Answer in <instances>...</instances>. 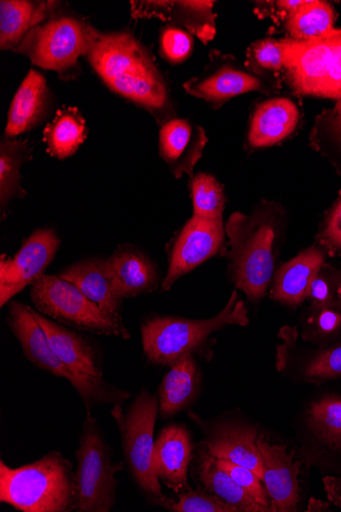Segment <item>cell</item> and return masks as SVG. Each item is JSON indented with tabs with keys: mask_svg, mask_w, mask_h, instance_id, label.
Returning <instances> with one entry per match:
<instances>
[{
	"mask_svg": "<svg viewBox=\"0 0 341 512\" xmlns=\"http://www.w3.org/2000/svg\"><path fill=\"white\" fill-rule=\"evenodd\" d=\"M74 467L60 451L12 469L0 460V502L22 512L73 511Z\"/></svg>",
	"mask_w": 341,
	"mask_h": 512,
	"instance_id": "obj_3",
	"label": "cell"
},
{
	"mask_svg": "<svg viewBox=\"0 0 341 512\" xmlns=\"http://www.w3.org/2000/svg\"><path fill=\"white\" fill-rule=\"evenodd\" d=\"M248 309L234 291L225 308L215 317L191 320L178 317H156L141 325L143 352L156 365L175 364L187 354L199 352L209 338L228 325L245 327L250 322Z\"/></svg>",
	"mask_w": 341,
	"mask_h": 512,
	"instance_id": "obj_5",
	"label": "cell"
},
{
	"mask_svg": "<svg viewBox=\"0 0 341 512\" xmlns=\"http://www.w3.org/2000/svg\"><path fill=\"white\" fill-rule=\"evenodd\" d=\"M339 286H336L334 279L321 273V270L313 279L310 287L308 299H310L314 306L324 305L333 302L335 291H338Z\"/></svg>",
	"mask_w": 341,
	"mask_h": 512,
	"instance_id": "obj_41",
	"label": "cell"
},
{
	"mask_svg": "<svg viewBox=\"0 0 341 512\" xmlns=\"http://www.w3.org/2000/svg\"><path fill=\"white\" fill-rule=\"evenodd\" d=\"M318 312L312 321L321 335L335 334L341 328V311L332 303L317 305Z\"/></svg>",
	"mask_w": 341,
	"mask_h": 512,
	"instance_id": "obj_40",
	"label": "cell"
},
{
	"mask_svg": "<svg viewBox=\"0 0 341 512\" xmlns=\"http://www.w3.org/2000/svg\"><path fill=\"white\" fill-rule=\"evenodd\" d=\"M95 30L64 3L56 2L50 17L33 28L13 53L56 72L62 80H74L81 73L79 60L90 50Z\"/></svg>",
	"mask_w": 341,
	"mask_h": 512,
	"instance_id": "obj_4",
	"label": "cell"
},
{
	"mask_svg": "<svg viewBox=\"0 0 341 512\" xmlns=\"http://www.w3.org/2000/svg\"><path fill=\"white\" fill-rule=\"evenodd\" d=\"M85 59L111 91L150 113L160 126L177 117L164 75L130 31L96 29Z\"/></svg>",
	"mask_w": 341,
	"mask_h": 512,
	"instance_id": "obj_1",
	"label": "cell"
},
{
	"mask_svg": "<svg viewBox=\"0 0 341 512\" xmlns=\"http://www.w3.org/2000/svg\"><path fill=\"white\" fill-rule=\"evenodd\" d=\"M207 144L205 129L187 119L176 117L161 126L160 156L177 179L185 174L193 177V169L202 159Z\"/></svg>",
	"mask_w": 341,
	"mask_h": 512,
	"instance_id": "obj_17",
	"label": "cell"
},
{
	"mask_svg": "<svg viewBox=\"0 0 341 512\" xmlns=\"http://www.w3.org/2000/svg\"><path fill=\"white\" fill-rule=\"evenodd\" d=\"M309 434L326 451L341 452V395L328 394L313 401L306 411Z\"/></svg>",
	"mask_w": 341,
	"mask_h": 512,
	"instance_id": "obj_30",
	"label": "cell"
},
{
	"mask_svg": "<svg viewBox=\"0 0 341 512\" xmlns=\"http://www.w3.org/2000/svg\"><path fill=\"white\" fill-rule=\"evenodd\" d=\"M203 73L183 84L189 96L205 101L214 109L235 97L258 91L275 92L279 83L269 74L258 73L231 55L213 50Z\"/></svg>",
	"mask_w": 341,
	"mask_h": 512,
	"instance_id": "obj_11",
	"label": "cell"
},
{
	"mask_svg": "<svg viewBox=\"0 0 341 512\" xmlns=\"http://www.w3.org/2000/svg\"><path fill=\"white\" fill-rule=\"evenodd\" d=\"M324 261L323 251L313 247L284 264L274 278L273 299L291 307L302 304L308 299L313 279Z\"/></svg>",
	"mask_w": 341,
	"mask_h": 512,
	"instance_id": "obj_23",
	"label": "cell"
},
{
	"mask_svg": "<svg viewBox=\"0 0 341 512\" xmlns=\"http://www.w3.org/2000/svg\"><path fill=\"white\" fill-rule=\"evenodd\" d=\"M56 2L2 0L0 2V50L14 52L26 35L50 17Z\"/></svg>",
	"mask_w": 341,
	"mask_h": 512,
	"instance_id": "obj_25",
	"label": "cell"
},
{
	"mask_svg": "<svg viewBox=\"0 0 341 512\" xmlns=\"http://www.w3.org/2000/svg\"><path fill=\"white\" fill-rule=\"evenodd\" d=\"M264 479L271 511H296L300 501L299 475L301 462L286 446L271 444L258 438Z\"/></svg>",
	"mask_w": 341,
	"mask_h": 512,
	"instance_id": "obj_15",
	"label": "cell"
},
{
	"mask_svg": "<svg viewBox=\"0 0 341 512\" xmlns=\"http://www.w3.org/2000/svg\"><path fill=\"white\" fill-rule=\"evenodd\" d=\"M56 108V99L45 77L31 69L10 107L5 136L10 139L42 124Z\"/></svg>",
	"mask_w": 341,
	"mask_h": 512,
	"instance_id": "obj_18",
	"label": "cell"
},
{
	"mask_svg": "<svg viewBox=\"0 0 341 512\" xmlns=\"http://www.w3.org/2000/svg\"><path fill=\"white\" fill-rule=\"evenodd\" d=\"M333 25V8L320 0H308L305 6L288 15L285 22L291 39L298 41L322 38L334 30Z\"/></svg>",
	"mask_w": 341,
	"mask_h": 512,
	"instance_id": "obj_31",
	"label": "cell"
},
{
	"mask_svg": "<svg viewBox=\"0 0 341 512\" xmlns=\"http://www.w3.org/2000/svg\"><path fill=\"white\" fill-rule=\"evenodd\" d=\"M225 232L231 246L230 273L235 287L251 301L261 300L274 275L284 210L262 202L251 215L233 213Z\"/></svg>",
	"mask_w": 341,
	"mask_h": 512,
	"instance_id": "obj_2",
	"label": "cell"
},
{
	"mask_svg": "<svg viewBox=\"0 0 341 512\" xmlns=\"http://www.w3.org/2000/svg\"><path fill=\"white\" fill-rule=\"evenodd\" d=\"M119 294L134 298L156 290L158 273L152 261L133 248H121L108 259Z\"/></svg>",
	"mask_w": 341,
	"mask_h": 512,
	"instance_id": "obj_26",
	"label": "cell"
},
{
	"mask_svg": "<svg viewBox=\"0 0 341 512\" xmlns=\"http://www.w3.org/2000/svg\"><path fill=\"white\" fill-rule=\"evenodd\" d=\"M60 246L55 230L40 228L33 232L14 258L0 257V307L6 306L44 274Z\"/></svg>",
	"mask_w": 341,
	"mask_h": 512,
	"instance_id": "obj_13",
	"label": "cell"
},
{
	"mask_svg": "<svg viewBox=\"0 0 341 512\" xmlns=\"http://www.w3.org/2000/svg\"><path fill=\"white\" fill-rule=\"evenodd\" d=\"M73 511L110 512L117 502L116 475L124 462H113V452L99 423L88 411L76 451Z\"/></svg>",
	"mask_w": 341,
	"mask_h": 512,
	"instance_id": "obj_7",
	"label": "cell"
},
{
	"mask_svg": "<svg viewBox=\"0 0 341 512\" xmlns=\"http://www.w3.org/2000/svg\"><path fill=\"white\" fill-rule=\"evenodd\" d=\"M189 417L202 431L205 437L202 444L214 457L242 465L263 481L258 429L254 425L227 415L203 420L201 416L190 412Z\"/></svg>",
	"mask_w": 341,
	"mask_h": 512,
	"instance_id": "obj_12",
	"label": "cell"
},
{
	"mask_svg": "<svg viewBox=\"0 0 341 512\" xmlns=\"http://www.w3.org/2000/svg\"><path fill=\"white\" fill-rule=\"evenodd\" d=\"M223 220L193 216L182 228L175 242L163 291H170L180 277L219 254L224 247Z\"/></svg>",
	"mask_w": 341,
	"mask_h": 512,
	"instance_id": "obj_14",
	"label": "cell"
},
{
	"mask_svg": "<svg viewBox=\"0 0 341 512\" xmlns=\"http://www.w3.org/2000/svg\"><path fill=\"white\" fill-rule=\"evenodd\" d=\"M202 390V375L193 354L181 357L171 366L159 388L161 416L164 418L187 409L198 399Z\"/></svg>",
	"mask_w": 341,
	"mask_h": 512,
	"instance_id": "obj_24",
	"label": "cell"
},
{
	"mask_svg": "<svg viewBox=\"0 0 341 512\" xmlns=\"http://www.w3.org/2000/svg\"><path fill=\"white\" fill-rule=\"evenodd\" d=\"M215 2H190V0H154L130 2L134 19L158 18L171 26L181 28L208 44L216 35Z\"/></svg>",
	"mask_w": 341,
	"mask_h": 512,
	"instance_id": "obj_16",
	"label": "cell"
},
{
	"mask_svg": "<svg viewBox=\"0 0 341 512\" xmlns=\"http://www.w3.org/2000/svg\"><path fill=\"white\" fill-rule=\"evenodd\" d=\"M163 507L174 512H238L219 497L201 489L180 493L177 501L169 499Z\"/></svg>",
	"mask_w": 341,
	"mask_h": 512,
	"instance_id": "obj_34",
	"label": "cell"
},
{
	"mask_svg": "<svg viewBox=\"0 0 341 512\" xmlns=\"http://www.w3.org/2000/svg\"><path fill=\"white\" fill-rule=\"evenodd\" d=\"M60 276L74 284L107 314L122 317L124 298L117 290L108 259H87L78 262L65 269Z\"/></svg>",
	"mask_w": 341,
	"mask_h": 512,
	"instance_id": "obj_20",
	"label": "cell"
},
{
	"mask_svg": "<svg viewBox=\"0 0 341 512\" xmlns=\"http://www.w3.org/2000/svg\"><path fill=\"white\" fill-rule=\"evenodd\" d=\"M321 243L331 252L341 254V195L326 220Z\"/></svg>",
	"mask_w": 341,
	"mask_h": 512,
	"instance_id": "obj_39",
	"label": "cell"
},
{
	"mask_svg": "<svg viewBox=\"0 0 341 512\" xmlns=\"http://www.w3.org/2000/svg\"><path fill=\"white\" fill-rule=\"evenodd\" d=\"M160 55L173 65L185 62L193 51V37L187 31L168 25L161 29Z\"/></svg>",
	"mask_w": 341,
	"mask_h": 512,
	"instance_id": "obj_37",
	"label": "cell"
},
{
	"mask_svg": "<svg viewBox=\"0 0 341 512\" xmlns=\"http://www.w3.org/2000/svg\"><path fill=\"white\" fill-rule=\"evenodd\" d=\"M8 322L25 357L38 368L66 379L76 389L88 411L95 405L122 404L132 396L130 392L114 387L104 379L81 374L67 366L54 351L29 306L12 302Z\"/></svg>",
	"mask_w": 341,
	"mask_h": 512,
	"instance_id": "obj_6",
	"label": "cell"
},
{
	"mask_svg": "<svg viewBox=\"0 0 341 512\" xmlns=\"http://www.w3.org/2000/svg\"><path fill=\"white\" fill-rule=\"evenodd\" d=\"M303 380L321 384L341 376V346L322 350L305 361L300 369Z\"/></svg>",
	"mask_w": 341,
	"mask_h": 512,
	"instance_id": "obj_33",
	"label": "cell"
},
{
	"mask_svg": "<svg viewBox=\"0 0 341 512\" xmlns=\"http://www.w3.org/2000/svg\"><path fill=\"white\" fill-rule=\"evenodd\" d=\"M33 149L28 139H10L4 136L0 143V211L2 218L7 215L9 204L23 199L26 191L22 188L21 167L32 160Z\"/></svg>",
	"mask_w": 341,
	"mask_h": 512,
	"instance_id": "obj_29",
	"label": "cell"
},
{
	"mask_svg": "<svg viewBox=\"0 0 341 512\" xmlns=\"http://www.w3.org/2000/svg\"><path fill=\"white\" fill-rule=\"evenodd\" d=\"M33 314L54 351L67 366L81 374L103 379L100 354L88 340L37 311L33 310Z\"/></svg>",
	"mask_w": 341,
	"mask_h": 512,
	"instance_id": "obj_22",
	"label": "cell"
},
{
	"mask_svg": "<svg viewBox=\"0 0 341 512\" xmlns=\"http://www.w3.org/2000/svg\"><path fill=\"white\" fill-rule=\"evenodd\" d=\"M193 216L207 220H223L226 204L222 184L211 174L198 173L190 181Z\"/></svg>",
	"mask_w": 341,
	"mask_h": 512,
	"instance_id": "obj_32",
	"label": "cell"
},
{
	"mask_svg": "<svg viewBox=\"0 0 341 512\" xmlns=\"http://www.w3.org/2000/svg\"><path fill=\"white\" fill-rule=\"evenodd\" d=\"M193 444L183 426H167L155 442L153 467L156 477L175 493L191 490L188 483Z\"/></svg>",
	"mask_w": 341,
	"mask_h": 512,
	"instance_id": "obj_19",
	"label": "cell"
},
{
	"mask_svg": "<svg viewBox=\"0 0 341 512\" xmlns=\"http://www.w3.org/2000/svg\"><path fill=\"white\" fill-rule=\"evenodd\" d=\"M159 407V396L142 389L126 412L121 404L114 405L112 416L119 428L125 463L133 481L150 501L163 507L169 499L163 494L153 467Z\"/></svg>",
	"mask_w": 341,
	"mask_h": 512,
	"instance_id": "obj_8",
	"label": "cell"
},
{
	"mask_svg": "<svg viewBox=\"0 0 341 512\" xmlns=\"http://www.w3.org/2000/svg\"><path fill=\"white\" fill-rule=\"evenodd\" d=\"M30 296L37 312L55 321L94 335L130 339L122 317L104 312L60 275L40 276L31 286Z\"/></svg>",
	"mask_w": 341,
	"mask_h": 512,
	"instance_id": "obj_10",
	"label": "cell"
},
{
	"mask_svg": "<svg viewBox=\"0 0 341 512\" xmlns=\"http://www.w3.org/2000/svg\"><path fill=\"white\" fill-rule=\"evenodd\" d=\"M220 467L245 491L248 492L258 503L271 511L270 500L261 484V479L251 470L242 465L217 459Z\"/></svg>",
	"mask_w": 341,
	"mask_h": 512,
	"instance_id": "obj_38",
	"label": "cell"
},
{
	"mask_svg": "<svg viewBox=\"0 0 341 512\" xmlns=\"http://www.w3.org/2000/svg\"><path fill=\"white\" fill-rule=\"evenodd\" d=\"M337 297L339 298L340 302H341V284L338 288V291H337Z\"/></svg>",
	"mask_w": 341,
	"mask_h": 512,
	"instance_id": "obj_42",
	"label": "cell"
},
{
	"mask_svg": "<svg viewBox=\"0 0 341 512\" xmlns=\"http://www.w3.org/2000/svg\"><path fill=\"white\" fill-rule=\"evenodd\" d=\"M247 66L258 73L268 74L284 68L283 40L267 38L251 45Z\"/></svg>",
	"mask_w": 341,
	"mask_h": 512,
	"instance_id": "obj_35",
	"label": "cell"
},
{
	"mask_svg": "<svg viewBox=\"0 0 341 512\" xmlns=\"http://www.w3.org/2000/svg\"><path fill=\"white\" fill-rule=\"evenodd\" d=\"M197 475L204 489L229 505L243 512H267L268 508L258 503L243 490L218 464L202 444L197 462Z\"/></svg>",
	"mask_w": 341,
	"mask_h": 512,
	"instance_id": "obj_27",
	"label": "cell"
},
{
	"mask_svg": "<svg viewBox=\"0 0 341 512\" xmlns=\"http://www.w3.org/2000/svg\"><path fill=\"white\" fill-rule=\"evenodd\" d=\"M312 142L319 150H334L341 155V100L316 119Z\"/></svg>",
	"mask_w": 341,
	"mask_h": 512,
	"instance_id": "obj_36",
	"label": "cell"
},
{
	"mask_svg": "<svg viewBox=\"0 0 341 512\" xmlns=\"http://www.w3.org/2000/svg\"><path fill=\"white\" fill-rule=\"evenodd\" d=\"M300 119V110L290 99L274 98L260 104L251 118L249 145L263 149L281 143L296 130Z\"/></svg>",
	"mask_w": 341,
	"mask_h": 512,
	"instance_id": "obj_21",
	"label": "cell"
},
{
	"mask_svg": "<svg viewBox=\"0 0 341 512\" xmlns=\"http://www.w3.org/2000/svg\"><path fill=\"white\" fill-rule=\"evenodd\" d=\"M284 79L302 96L341 100V30L315 40L284 39Z\"/></svg>",
	"mask_w": 341,
	"mask_h": 512,
	"instance_id": "obj_9",
	"label": "cell"
},
{
	"mask_svg": "<svg viewBox=\"0 0 341 512\" xmlns=\"http://www.w3.org/2000/svg\"><path fill=\"white\" fill-rule=\"evenodd\" d=\"M88 136L86 121L78 109H60L43 131L47 153L59 160L72 157Z\"/></svg>",
	"mask_w": 341,
	"mask_h": 512,
	"instance_id": "obj_28",
	"label": "cell"
}]
</instances>
